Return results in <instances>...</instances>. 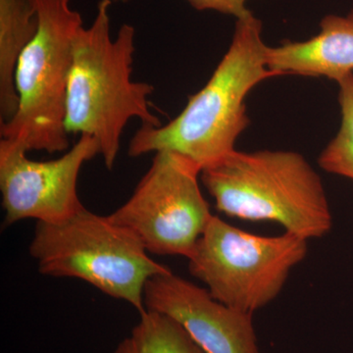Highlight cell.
<instances>
[{"label":"cell","instance_id":"cell-1","mask_svg":"<svg viewBox=\"0 0 353 353\" xmlns=\"http://www.w3.org/2000/svg\"><path fill=\"white\" fill-rule=\"evenodd\" d=\"M267 46L254 14L236 20L229 50L208 83L166 125H141L130 141L129 157L172 150L203 169L234 152L250 124L246 97L259 83L278 77L267 66Z\"/></svg>","mask_w":353,"mask_h":353},{"label":"cell","instance_id":"cell-2","mask_svg":"<svg viewBox=\"0 0 353 353\" xmlns=\"http://www.w3.org/2000/svg\"><path fill=\"white\" fill-rule=\"evenodd\" d=\"M111 0H101L92 26L77 34L67 95L68 134H90L101 148L108 170L115 166L120 141L128 122L139 118L141 125H162L150 111V83L134 82V28L121 26L111 38Z\"/></svg>","mask_w":353,"mask_h":353},{"label":"cell","instance_id":"cell-3","mask_svg":"<svg viewBox=\"0 0 353 353\" xmlns=\"http://www.w3.org/2000/svg\"><path fill=\"white\" fill-rule=\"evenodd\" d=\"M201 181L228 217L276 223L308 241L333 227L321 176L301 153L234 150L204 167Z\"/></svg>","mask_w":353,"mask_h":353},{"label":"cell","instance_id":"cell-4","mask_svg":"<svg viewBox=\"0 0 353 353\" xmlns=\"http://www.w3.org/2000/svg\"><path fill=\"white\" fill-rule=\"evenodd\" d=\"M29 252L43 275L85 281L139 314L145 311L148 281L171 271L126 228L85 208L63 222H37Z\"/></svg>","mask_w":353,"mask_h":353},{"label":"cell","instance_id":"cell-5","mask_svg":"<svg viewBox=\"0 0 353 353\" xmlns=\"http://www.w3.org/2000/svg\"><path fill=\"white\" fill-rule=\"evenodd\" d=\"M32 2L39 29L18 61V108L10 120L0 124V134L28 152L53 154L69 150L67 95L74 41L83 19L71 0Z\"/></svg>","mask_w":353,"mask_h":353},{"label":"cell","instance_id":"cell-6","mask_svg":"<svg viewBox=\"0 0 353 353\" xmlns=\"http://www.w3.org/2000/svg\"><path fill=\"white\" fill-rule=\"evenodd\" d=\"M307 252L308 241L294 234H252L214 215L187 259L216 301L253 315L277 299Z\"/></svg>","mask_w":353,"mask_h":353},{"label":"cell","instance_id":"cell-7","mask_svg":"<svg viewBox=\"0 0 353 353\" xmlns=\"http://www.w3.org/2000/svg\"><path fill=\"white\" fill-rule=\"evenodd\" d=\"M201 167L172 150L154 153L131 197L109 217L146 252L190 256L213 215L201 190Z\"/></svg>","mask_w":353,"mask_h":353},{"label":"cell","instance_id":"cell-8","mask_svg":"<svg viewBox=\"0 0 353 353\" xmlns=\"http://www.w3.org/2000/svg\"><path fill=\"white\" fill-rule=\"evenodd\" d=\"M9 139L0 141V190L6 226L26 219L63 222L85 208L79 199L78 179L83 164L101 148L94 137L80 139L57 159L36 161Z\"/></svg>","mask_w":353,"mask_h":353},{"label":"cell","instance_id":"cell-9","mask_svg":"<svg viewBox=\"0 0 353 353\" xmlns=\"http://www.w3.org/2000/svg\"><path fill=\"white\" fill-rule=\"evenodd\" d=\"M143 303L178 323L204 353H260L253 315L216 301L172 270L148 281Z\"/></svg>","mask_w":353,"mask_h":353},{"label":"cell","instance_id":"cell-10","mask_svg":"<svg viewBox=\"0 0 353 353\" xmlns=\"http://www.w3.org/2000/svg\"><path fill=\"white\" fill-rule=\"evenodd\" d=\"M266 62L278 77L327 78L338 82L353 73V10L345 16H325L319 34L307 41L267 46Z\"/></svg>","mask_w":353,"mask_h":353},{"label":"cell","instance_id":"cell-11","mask_svg":"<svg viewBox=\"0 0 353 353\" xmlns=\"http://www.w3.org/2000/svg\"><path fill=\"white\" fill-rule=\"evenodd\" d=\"M39 29L32 0H0V124L18 108L15 74L18 61Z\"/></svg>","mask_w":353,"mask_h":353},{"label":"cell","instance_id":"cell-12","mask_svg":"<svg viewBox=\"0 0 353 353\" xmlns=\"http://www.w3.org/2000/svg\"><path fill=\"white\" fill-rule=\"evenodd\" d=\"M113 353H204L182 327L159 313L143 311Z\"/></svg>","mask_w":353,"mask_h":353},{"label":"cell","instance_id":"cell-13","mask_svg":"<svg viewBox=\"0 0 353 353\" xmlns=\"http://www.w3.org/2000/svg\"><path fill=\"white\" fill-rule=\"evenodd\" d=\"M341 121L336 137L318 158V163L328 173L353 181V73L338 81Z\"/></svg>","mask_w":353,"mask_h":353},{"label":"cell","instance_id":"cell-14","mask_svg":"<svg viewBox=\"0 0 353 353\" xmlns=\"http://www.w3.org/2000/svg\"><path fill=\"white\" fill-rule=\"evenodd\" d=\"M188 2L199 11L212 10L234 16L236 20L245 17L252 12L246 8V0H187Z\"/></svg>","mask_w":353,"mask_h":353},{"label":"cell","instance_id":"cell-15","mask_svg":"<svg viewBox=\"0 0 353 353\" xmlns=\"http://www.w3.org/2000/svg\"><path fill=\"white\" fill-rule=\"evenodd\" d=\"M116 1L127 2L129 1V0H116Z\"/></svg>","mask_w":353,"mask_h":353}]
</instances>
